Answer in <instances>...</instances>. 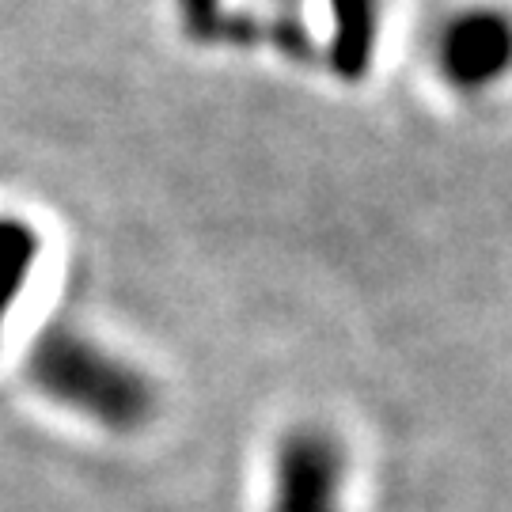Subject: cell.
<instances>
[{
	"label": "cell",
	"mask_w": 512,
	"mask_h": 512,
	"mask_svg": "<svg viewBox=\"0 0 512 512\" xmlns=\"http://www.w3.org/2000/svg\"><path fill=\"white\" fill-rule=\"evenodd\" d=\"M27 372L42 395L110 433H137L160 410V391L145 368L73 327L42 330L27 357Z\"/></svg>",
	"instance_id": "cell-1"
},
{
	"label": "cell",
	"mask_w": 512,
	"mask_h": 512,
	"mask_svg": "<svg viewBox=\"0 0 512 512\" xmlns=\"http://www.w3.org/2000/svg\"><path fill=\"white\" fill-rule=\"evenodd\" d=\"M346 448L334 429L300 421L277 440L270 512H342Z\"/></svg>",
	"instance_id": "cell-2"
},
{
	"label": "cell",
	"mask_w": 512,
	"mask_h": 512,
	"mask_svg": "<svg viewBox=\"0 0 512 512\" xmlns=\"http://www.w3.org/2000/svg\"><path fill=\"white\" fill-rule=\"evenodd\" d=\"M437 69L463 92H482L512 69V19L497 8H463L440 27Z\"/></svg>",
	"instance_id": "cell-3"
},
{
	"label": "cell",
	"mask_w": 512,
	"mask_h": 512,
	"mask_svg": "<svg viewBox=\"0 0 512 512\" xmlns=\"http://www.w3.org/2000/svg\"><path fill=\"white\" fill-rule=\"evenodd\" d=\"M38 232L19 217H0V330L38 262Z\"/></svg>",
	"instance_id": "cell-4"
}]
</instances>
